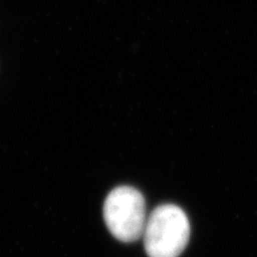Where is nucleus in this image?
I'll return each mask as SVG.
<instances>
[{
    "mask_svg": "<svg viewBox=\"0 0 257 257\" xmlns=\"http://www.w3.org/2000/svg\"><path fill=\"white\" fill-rule=\"evenodd\" d=\"M104 220L111 235L122 242L143 237L146 226V204L142 193L132 187H118L104 203Z\"/></svg>",
    "mask_w": 257,
    "mask_h": 257,
    "instance_id": "2",
    "label": "nucleus"
},
{
    "mask_svg": "<svg viewBox=\"0 0 257 257\" xmlns=\"http://www.w3.org/2000/svg\"><path fill=\"white\" fill-rule=\"evenodd\" d=\"M143 237L149 257H178L189 242L188 216L178 206L161 205L147 218Z\"/></svg>",
    "mask_w": 257,
    "mask_h": 257,
    "instance_id": "1",
    "label": "nucleus"
}]
</instances>
